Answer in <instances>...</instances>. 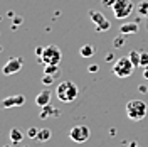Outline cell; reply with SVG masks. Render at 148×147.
<instances>
[{"instance_id": "25", "label": "cell", "mask_w": 148, "mask_h": 147, "mask_svg": "<svg viewBox=\"0 0 148 147\" xmlns=\"http://www.w3.org/2000/svg\"><path fill=\"white\" fill-rule=\"evenodd\" d=\"M143 78L148 80V66H147V68H143Z\"/></svg>"}, {"instance_id": "8", "label": "cell", "mask_w": 148, "mask_h": 147, "mask_svg": "<svg viewBox=\"0 0 148 147\" xmlns=\"http://www.w3.org/2000/svg\"><path fill=\"white\" fill-rule=\"evenodd\" d=\"M89 17H91L92 20V24L96 26V31L98 32H104V31H108V29L111 27V24H110V20L103 15L101 12H96V10H91L89 12Z\"/></svg>"}, {"instance_id": "19", "label": "cell", "mask_w": 148, "mask_h": 147, "mask_svg": "<svg viewBox=\"0 0 148 147\" xmlns=\"http://www.w3.org/2000/svg\"><path fill=\"white\" fill-rule=\"evenodd\" d=\"M140 66L141 68H147L148 66V53L147 51H141L140 53Z\"/></svg>"}, {"instance_id": "29", "label": "cell", "mask_w": 148, "mask_h": 147, "mask_svg": "<svg viewBox=\"0 0 148 147\" xmlns=\"http://www.w3.org/2000/svg\"><path fill=\"white\" fill-rule=\"evenodd\" d=\"M147 20H148V17H147ZM147 29H148V22H147Z\"/></svg>"}, {"instance_id": "21", "label": "cell", "mask_w": 148, "mask_h": 147, "mask_svg": "<svg viewBox=\"0 0 148 147\" xmlns=\"http://www.w3.org/2000/svg\"><path fill=\"white\" fill-rule=\"evenodd\" d=\"M54 76H51V74H44V76H42V83H44V85H46V86H49V85H52V83H54Z\"/></svg>"}, {"instance_id": "24", "label": "cell", "mask_w": 148, "mask_h": 147, "mask_svg": "<svg viewBox=\"0 0 148 147\" xmlns=\"http://www.w3.org/2000/svg\"><path fill=\"white\" fill-rule=\"evenodd\" d=\"M42 53H44V47H37V49H36V54L39 56V58L42 56Z\"/></svg>"}, {"instance_id": "10", "label": "cell", "mask_w": 148, "mask_h": 147, "mask_svg": "<svg viewBox=\"0 0 148 147\" xmlns=\"http://www.w3.org/2000/svg\"><path fill=\"white\" fill-rule=\"evenodd\" d=\"M51 98H52L51 90H42V92L36 96V105L37 107H40V108L46 107V105H51Z\"/></svg>"}, {"instance_id": "14", "label": "cell", "mask_w": 148, "mask_h": 147, "mask_svg": "<svg viewBox=\"0 0 148 147\" xmlns=\"http://www.w3.org/2000/svg\"><path fill=\"white\" fill-rule=\"evenodd\" d=\"M44 74H51V76H54L57 78L61 71H59V64H46L44 66Z\"/></svg>"}, {"instance_id": "28", "label": "cell", "mask_w": 148, "mask_h": 147, "mask_svg": "<svg viewBox=\"0 0 148 147\" xmlns=\"http://www.w3.org/2000/svg\"><path fill=\"white\" fill-rule=\"evenodd\" d=\"M140 92H141V93H147V86H145V85H141V86H140Z\"/></svg>"}, {"instance_id": "7", "label": "cell", "mask_w": 148, "mask_h": 147, "mask_svg": "<svg viewBox=\"0 0 148 147\" xmlns=\"http://www.w3.org/2000/svg\"><path fill=\"white\" fill-rule=\"evenodd\" d=\"M22 66H24L22 58H10L9 61L3 64V68H2V74L3 76H12V74L18 73L22 69Z\"/></svg>"}, {"instance_id": "15", "label": "cell", "mask_w": 148, "mask_h": 147, "mask_svg": "<svg viewBox=\"0 0 148 147\" xmlns=\"http://www.w3.org/2000/svg\"><path fill=\"white\" fill-rule=\"evenodd\" d=\"M79 54L83 56V58H92V56H94V47H92L91 44H84V46H81V49H79Z\"/></svg>"}, {"instance_id": "2", "label": "cell", "mask_w": 148, "mask_h": 147, "mask_svg": "<svg viewBox=\"0 0 148 147\" xmlns=\"http://www.w3.org/2000/svg\"><path fill=\"white\" fill-rule=\"evenodd\" d=\"M148 113V107L143 100H130L126 103V115L130 120L133 122H140L147 117Z\"/></svg>"}, {"instance_id": "16", "label": "cell", "mask_w": 148, "mask_h": 147, "mask_svg": "<svg viewBox=\"0 0 148 147\" xmlns=\"http://www.w3.org/2000/svg\"><path fill=\"white\" fill-rule=\"evenodd\" d=\"M9 135H10V140H12V144H18V142H22V139H24L22 132H20L18 129H12Z\"/></svg>"}, {"instance_id": "1", "label": "cell", "mask_w": 148, "mask_h": 147, "mask_svg": "<svg viewBox=\"0 0 148 147\" xmlns=\"http://www.w3.org/2000/svg\"><path fill=\"white\" fill-rule=\"evenodd\" d=\"M79 95V88L74 81H61L56 86V96L62 103H73Z\"/></svg>"}, {"instance_id": "9", "label": "cell", "mask_w": 148, "mask_h": 147, "mask_svg": "<svg viewBox=\"0 0 148 147\" xmlns=\"http://www.w3.org/2000/svg\"><path fill=\"white\" fill-rule=\"evenodd\" d=\"M25 103V96L24 95H12L2 100V107L3 108H12V107H22Z\"/></svg>"}, {"instance_id": "11", "label": "cell", "mask_w": 148, "mask_h": 147, "mask_svg": "<svg viewBox=\"0 0 148 147\" xmlns=\"http://www.w3.org/2000/svg\"><path fill=\"white\" fill-rule=\"evenodd\" d=\"M138 32V22H125L120 26V34L123 36H131Z\"/></svg>"}, {"instance_id": "5", "label": "cell", "mask_w": 148, "mask_h": 147, "mask_svg": "<svg viewBox=\"0 0 148 147\" xmlns=\"http://www.w3.org/2000/svg\"><path fill=\"white\" fill-rule=\"evenodd\" d=\"M111 9H113V14L116 19H128L131 12L135 10V3L131 0H114Z\"/></svg>"}, {"instance_id": "6", "label": "cell", "mask_w": 148, "mask_h": 147, "mask_svg": "<svg viewBox=\"0 0 148 147\" xmlns=\"http://www.w3.org/2000/svg\"><path fill=\"white\" fill-rule=\"evenodd\" d=\"M89 135H91V132H89V127H86V125H74L69 130V139L74 140L76 144H84L89 139Z\"/></svg>"}, {"instance_id": "26", "label": "cell", "mask_w": 148, "mask_h": 147, "mask_svg": "<svg viewBox=\"0 0 148 147\" xmlns=\"http://www.w3.org/2000/svg\"><path fill=\"white\" fill-rule=\"evenodd\" d=\"M89 71H91V73L98 71V66H96V64H91V66H89Z\"/></svg>"}, {"instance_id": "22", "label": "cell", "mask_w": 148, "mask_h": 147, "mask_svg": "<svg viewBox=\"0 0 148 147\" xmlns=\"http://www.w3.org/2000/svg\"><path fill=\"white\" fill-rule=\"evenodd\" d=\"M37 132H39V130H37L36 127H30V129H29V132H27V135L30 139H36L37 137Z\"/></svg>"}, {"instance_id": "27", "label": "cell", "mask_w": 148, "mask_h": 147, "mask_svg": "<svg viewBox=\"0 0 148 147\" xmlns=\"http://www.w3.org/2000/svg\"><path fill=\"white\" fill-rule=\"evenodd\" d=\"M126 147H140V146L136 144V142H128V146Z\"/></svg>"}, {"instance_id": "3", "label": "cell", "mask_w": 148, "mask_h": 147, "mask_svg": "<svg viewBox=\"0 0 148 147\" xmlns=\"http://www.w3.org/2000/svg\"><path fill=\"white\" fill-rule=\"evenodd\" d=\"M133 69H135V64L131 63L130 56H123L120 59H116V63L113 64V73L116 74L118 78H128L133 74Z\"/></svg>"}, {"instance_id": "23", "label": "cell", "mask_w": 148, "mask_h": 147, "mask_svg": "<svg viewBox=\"0 0 148 147\" xmlns=\"http://www.w3.org/2000/svg\"><path fill=\"white\" fill-rule=\"evenodd\" d=\"M113 3H114V0H103V5H106V7H113Z\"/></svg>"}, {"instance_id": "17", "label": "cell", "mask_w": 148, "mask_h": 147, "mask_svg": "<svg viewBox=\"0 0 148 147\" xmlns=\"http://www.w3.org/2000/svg\"><path fill=\"white\" fill-rule=\"evenodd\" d=\"M136 14L141 15V17H148V2L147 0L140 2L138 5H136Z\"/></svg>"}, {"instance_id": "18", "label": "cell", "mask_w": 148, "mask_h": 147, "mask_svg": "<svg viewBox=\"0 0 148 147\" xmlns=\"http://www.w3.org/2000/svg\"><path fill=\"white\" fill-rule=\"evenodd\" d=\"M128 56H130V59H131V63L135 64V68H138L140 66V53L138 51H131Z\"/></svg>"}, {"instance_id": "13", "label": "cell", "mask_w": 148, "mask_h": 147, "mask_svg": "<svg viewBox=\"0 0 148 147\" xmlns=\"http://www.w3.org/2000/svg\"><path fill=\"white\" fill-rule=\"evenodd\" d=\"M51 135H52V132H51L49 129H40L39 132H37L36 140L37 142H47V140L51 139Z\"/></svg>"}, {"instance_id": "4", "label": "cell", "mask_w": 148, "mask_h": 147, "mask_svg": "<svg viewBox=\"0 0 148 147\" xmlns=\"http://www.w3.org/2000/svg\"><path fill=\"white\" fill-rule=\"evenodd\" d=\"M61 59H62V51L54 44L44 47V53L39 58V61H42L44 64H59Z\"/></svg>"}, {"instance_id": "20", "label": "cell", "mask_w": 148, "mask_h": 147, "mask_svg": "<svg viewBox=\"0 0 148 147\" xmlns=\"http://www.w3.org/2000/svg\"><path fill=\"white\" fill-rule=\"evenodd\" d=\"M113 44H114V47H116V49H120V47H123V46H125V36H123V34H120L118 37H114Z\"/></svg>"}, {"instance_id": "12", "label": "cell", "mask_w": 148, "mask_h": 147, "mask_svg": "<svg viewBox=\"0 0 148 147\" xmlns=\"http://www.w3.org/2000/svg\"><path fill=\"white\" fill-rule=\"evenodd\" d=\"M51 115H59V112L56 110V108H52L51 105H46V107L40 108V113H39L40 119H49Z\"/></svg>"}, {"instance_id": "30", "label": "cell", "mask_w": 148, "mask_h": 147, "mask_svg": "<svg viewBox=\"0 0 148 147\" xmlns=\"http://www.w3.org/2000/svg\"><path fill=\"white\" fill-rule=\"evenodd\" d=\"M5 147H9V146H5Z\"/></svg>"}]
</instances>
